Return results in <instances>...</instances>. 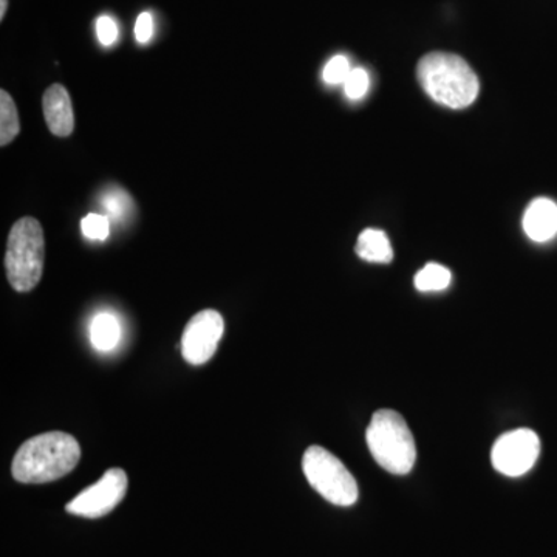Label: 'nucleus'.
<instances>
[{"label": "nucleus", "mask_w": 557, "mask_h": 557, "mask_svg": "<svg viewBox=\"0 0 557 557\" xmlns=\"http://www.w3.org/2000/svg\"><path fill=\"white\" fill-rule=\"evenodd\" d=\"M81 446L75 437L53 431L36 435L17 449L11 465L14 480L25 485L54 482L76 468Z\"/></svg>", "instance_id": "1"}, {"label": "nucleus", "mask_w": 557, "mask_h": 557, "mask_svg": "<svg viewBox=\"0 0 557 557\" xmlns=\"http://www.w3.org/2000/svg\"><path fill=\"white\" fill-rule=\"evenodd\" d=\"M417 76L429 97L446 108H468L479 95L478 75L457 54L442 51L426 54L418 64Z\"/></svg>", "instance_id": "2"}, {"label": "nucleus", "mask_w": 557, "mask_h": 557, "mask_svg": "<svg viewBox=\"0 0 557 557\" xmlns=\"http://www.w3.org/2000/svg\"><path fill=\"white\" fill-rule=\"evenodd\" d=\"M366 440L370 454L391 474L405 475L417 461V445L405 418L392 409L373 413Z\"/></svg>", "instance_id": "3"}, {"label": "nucleus", "mask_w": 557, "mask_h": 557, "mask_svg": "<svg viewBox=\"0 0 557 557\" xmlns=\"http://www.w3.org/2000/svg\"><path fill=\"white\" fill-rule=\"evenodd\" d=\"M46 259V239L38 220L24 218L14 223L7 242L5 270L11 287L32 292L39 284Z\"/></svg>", "instance_id": "4"}, {"label": "nucleus", "mask_w": 557, "mask_h": 557, "mask_svg": "<svg viewBox=\"0 0 557 557\" xmlns=\"http://www.w3.org/2000/svg\"><path fill=\"white\" fill-rule=\"evenodd\" d=\"M304 474L311 487L336 507H351L358 500V483L346 465L322 446L313 445L302 458Z\"/></svg>", "instance_id": "5"}, {"label": "nucleus", "mask_w": 557, "mask_h": 557, "mask_svg": "<svg viewBox=\"0 0 557 557\" xmlns=\"http://www.w3.org/2000/svg\"><path fill=\"white\" fill-rule=\"evenodd\" d=\"M541 454V440L531 429H516L500 435L491 450L493 467L507 478H520L531 471Z\"/></svg>", "instance_id": "6"}, {"label": "nucleus", "mask_w": 557, "mask_h": 557, "mask_svg": "<svg viewBox=\"0 0 557 557\" xmlns=\"http://www.w3.org/2000/svg\"><path fill=\"white\" fill-rule=\"evenodd\" d=\"M127 485L129 480L123 469H109L97 483L81 491L65 509L79 518L100 519L119 507L126 496Z\"/></svg>", "instance_id": "7"}, {"label": "nucleus", "mask_w": 557, "mask_h": 557, "mask_svg": "<svg viewBox=\"0 0 557 557\" xmlns=\"http://www.w3.org/2000/svg\"><path fill=\"white\" fill-rule=\"evenodd\" d=\"M225 330L222 314L215 310H203L190 319L183 332V358L193 366H201L214 357Z\"/></svg>", "instance_id": "8"}, {"label": "nucleus", "mask_w": 557, "mask_h": 557, "mask_svg": "<svg viewBox=\"0 0 557 557\" xmlns=\"http://www.w3.org/2000/svg\"><path fill=\"white\" fill-rule=\"evenodd\" d=\"M44 116L51 134L57 137H70L75 129V113L72 98L61 84H53L42 97Z\"/></svg>", "instance_id": "9"}, {"label": "nucleus", "mask_w": 557, "mask_h": 557, "mask_svg": "<svg viewBox=\"0 0 557 557\" xmlns=\"http://www.w3.org/2000/svg\"><path fill=\"white\" fill-rule=\"evenodd\" d=\"M523 230L537 244L552 240L557 234V205L549 199L531 201L523 215Z\"/></svg>", "instance_id": "10"}, {"label": "nucleus", "mask_w": 557, "mask_h": 557, "mask_svg": "<svg viewBox=\"0 0 557 557\" xmlns=\"http://www.w3.org/2000/svg\"><path fill=\"white\" fill-rule=\"evenodd\" d=\"M357 255L368 262L388 263L394 259V249L383 231L366 230L359 234Z\"/></svg>", "instance_id": "11"}, {"label": "nucleus", "mask_w": 557, "mask_h": 557, "mask_svg": "<svg viewBox=\"0 0 557 557\" xmlns=\"http://www.w3.org/2000/svg\"><path fill=\"white\" fill-rule=\"evenodd\" d=\"M120 324L110 313H101L91 321L90 339L100 351H110L120 343Z\"/></svg>", "instance_id": "12"}, {"label": "nucleus", "mask_w": 557, "mask_h": 557, "mask_svg": "<svg viewBox=\"0 0 557 557\" xmlns=\"http://www.w3.org/2000/svg\"><path fill=\"white\" fill-rule=\"evenodd\" d=\"M21 123L16 104L7 90L0 91V146L10 145L20 135Z\"/></svg>", "instance_id": "13"}, {"label": "nucleus", "mask_w": 557, "mask_h": 557, "mask_svg": "<svg viewBox=\"0 0 557 557\" xmlns=\"http://www.w3.org/2000/svg\"><path fill=\"white\" fill-rule=\"evenodd\" d=\"M453 274L446 267L438 263H428L423 270L418 271L416 287L418 292H443L449 287Z\"/></svg>", "instance_id": "14"}, {"label": "nucleus", "mask_w": 557, "mask_h": 557, "mask_svg": "<svg viewBox=\"0 0 557 557\" xmlns=\"http://www.w3.org/2000/svg\"><path fill=\"white\" fill-rule=\"evenodd\" d=\"M370 87L369 73L364 69H354L348 75L344 89L350 100H361L368 94Z\"/></svg>", "instance_id": "15"}, {"label": "nucleus", "mask_w": 557, "mask_h": 557, "mask_svg": "<svg viewBox=\"0 0 557 557\" xmlns=\"http://www.w3.org/2000/svg\"><path fill=\"white\" fill-rule=\"evenodd\" d=\"M81 230H83L84 236L91 240H106L109 236V220L104 215L91 212L81 222Z\"/></svg>", "instance_id": "16"}, {"label": "nucleus", "mask_w": 557, "mask_h": 557, "mask_svg": "<svg viewBox=\"0 0 557 557\" xmlns=\"http://www.w3.org/2000/svg\"><path fill=\"white\" fill-rule=\"evenodd\" d=\"M351 69L346 57H335L327 62L324 69V79L329 84H344L350 75Z\"/></svg>", "instance_id": "17"}, {"label": "nucleus", "mask_w": 557, "mask_h": 557, "mask_svg": "<svg viewBox=\"0 0 557 557\" xmlns=\"http://www.w3.org/2000/svg\"><path fill=\"white\" fill-rule=\"evenodd\" d=\"M97 35L102 46L109 47L115 44V40L119 39V27H116L115 21L109 16L98 17Z\"/></svg>", "instance_id": "18"}, {"label": "nucleus", "mask_w": 557, "mask_h": 557, "mask_svg": "<svg viewBox=\"0 0 557 557\" xmlns=\"http://www.w3.org/2000/svg\"><path fill=\"white\" fill-rule=\"evenodd\" d=\"M153 35V20L149 13H141L135 24V38L139 44H148Z\"/></svg>", "instance_id": "19"}, {"label": "nucleus", "mask_w": 557, "mask_h": 557, "mask_svg": "<svg viewBox=\"0 0 557 557\" xmlns=\"http://www.w3.org/2000/svg\"><path fill=\"white\" fill-rule=\"evenodd\" d=\"M7 7H9V0H0V20L5 17Z\"/></svg>", "instance_id": "20"}]
</instances>
